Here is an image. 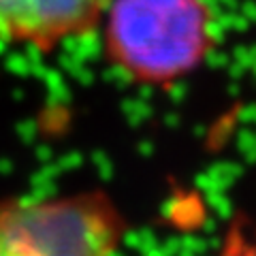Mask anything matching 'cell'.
Segmentation results:
<instances>
[{
  "instance_id": "6da1fadb",
  "label": "cell",
  "mask_w": 256,
  "mask_h": 256,
  "mask_svg": "<svg viewBox=\"0 0 256 256\" xmlns=\"http://www.w3.org/2000/svg\"><path fill=\"white\" fill-rule=\"evenodd\" d=\"M98 32L107 66L126 84L171 90L212 58L220 18L212 0H109Z\"/></svg>"
},
{
  "instance_id": "7a4b0ae2",
  "label": "cell",
  "mask_w": 256,
  "mask_h": 256,
  "mask_svg": "<svg viewBox=\"0 0 256 256\" xmlns=\"http://www.w3.org/2000/svg\"><path fill=\"white\" fill-rule=\"evenodd\" d=\"M130 230L109 192L0 201V256H116Z\"/></svg>"
},
{
  "instance_id": "3957f363",
  "label": "cell",
  "mask_w": 256,
  "mask_h": 256,
  "mask_svg": "<svg viewBox=\"0 0 256 256\" xmlns=\"http://www.w3.org/2000/svg\"><path fill=\"white\" fill-rule=\"evenodd\" d=\"M109 0H0V43L54 54L98 32Z\"/></svg>"
},
{
  "instance_id": "277c9868",
  "label": "cell",
  "mask_w": 256,
  "mask_h": 256,
  "mask_svg": "<svg viewBox=\"0 0 256 256\" xmlns=\"http://www.w3.org/2000/svg\"><path fill=\"white\" fill-rule=\"evenodd\" d=\"M218 256H256V220L235 216L224 230Z\"/></svg>"
}]
</instances>
